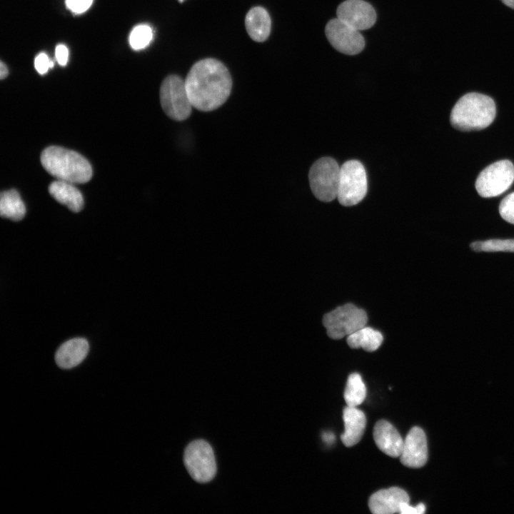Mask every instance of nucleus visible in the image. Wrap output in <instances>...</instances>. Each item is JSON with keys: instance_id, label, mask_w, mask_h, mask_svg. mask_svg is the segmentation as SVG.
<instances>
[{"instance_id": "22", "label": "nucleus", "mask_w": 514, "mask_h": 514, "mask_svg": "<svg viewBox=\"0 0 514 514\" xmlns=\"http://www.w3.org/2000/svg\"><path fill=\"white\" fill-rule=\"evenodd\" d=\"M470 246L473 251L478 252H514V238L489 239L484 241H475L471 243Z\"/></svg>"}, {"instance_id": "4", "label": "nucleus", "mask_w": 514, "mask_h": 514, "mask_svg": "<svg viewBox=\"0 0 514 514\" xmlns=\"http://www.w3.org/2000/svg\"><path fill=\"white\" fill-rule=\"evenodd\" d=\"M160 101L164 113L171 119L182 121L192 111V104L186 88L185 80L177 75H170L162 82Z\"/></svg>"}, {"instance_id": "28", "label": "nucleus", "mask_w": 514, "mask_h": 514, "mask_svg": "<svg viewBox=\"0 0 514 514\" xmlns=\"http://www.w3.org/2000/svg\"><path fill=\"white\" fill-rule=\"evenodd\" d=\"M55 56L58 63L61 66L67 64L69 58V50L64 44H59L55 49Z\"/></svg>"}, {"instance_id": "14", "label": "nucleus", "mask_w": 514, "mask_h": 514, "mask_svg": "<svg viewBox=\"0 0 514 514\" xmlns=\"http://www.w3.org/2000/svg\"><path fill=\"white\" fill-rule=\"evenodd\" d=\"M373 439L383 453L392 458L400 457L404 440L390 423L378 420L373 428Z\"/></svg>"}, {"instance_id": "17", "label": "nucleus", "mask_w": 514, "mask_h": 514, "mask_svg": "<svg viewBox=\"0 0 514 514\" xmlns=\"http://www.w3.org/2000/svg\"><path fill=\"white\" fill-rule=\"evenodd\" d=\"M50 195L59 203L66 206L73 212H79L84 207V198L74 183L57 180L49 186Z\"/></svg>"}, {"instance_id": "29", "label": "nucleus", "mask_w": 514, "mask_h": 514, "mask_svg": "<svg viewBox=\"0 0 514 514\" xmlns=\"http://www.w3.org/2000/svg\"><path fill=\"white\" fill-rule=\"evenodd\" d=\"M9 74L8 69L6 66L1 61L0 63V78L1 79H4Z\"/></svg>"}, {"instance_id": "12", "label": "nucleus", "mask_w": 514, "mask_h": 514, "mask_svg": "<svg viewBox=\"0 0 514 514\" xmlns=\"http://www.w3.org/2000/svg\"><path fill=\"white\" fill-rule=\"evenodd\" d=\"M401 463L407 467L418 468L428 460L426 435L419 427H413L408 433L400 455Z\"/></svg>"}, {"instance_id": "18", "label": "nucleus", "mask_w": 514, "mask_h": 514, "mask_svg": "<svg viewBox=\"0 0 514 514\" xmlns=\"http://www.w3.org/2000/svg\"><path fill=\"white\" fill-rule=\"evenodd\" d=\"M245 26L250 37L258 42L266 40L271 31V18L267 11L256 6L249 10L245 19Z\"/></svg>"}, {"instance_id": "5", "label": "nucleus", "mask_w": 514, "mask_h": 514, "mask_svg": "<svg viewBox=\"0 0 514 514\" xmlns=\"http://www.w3.org/2000/svg\"><path fill=\"white\" fill-rule=\"evenodd\" d=\"M341 166L331 157L317 160L311 167L308 178L314 196L320 201L330 202L337 198Z\"/></svg>"}, {"instance_id": "31", "label": "nucleus", "mask_w": 514, "mask_h": 514, "mask_svg": "<svg viewBox=\"0 0 514 514\" xmlns=\"http://www.w3.org/2000/svg\"><path fill=\"white\" fill-rule=\"evenodd\" d=\"M180 2H183L184 0H178Z\"/></svg>"}, {"instance_id": "1", "label": "nucleus", "mask_w": 514, "mask_h": 514, "mask_svg": "<svg viewBox=\"0 0 514 514\" xmlns=\"http://www.w3.org/2000/svg\"><path fill=\"white\" fill-rule=\"evenodd\" d=\"M193 107L211 111L222 106L230 96L232 79L227 68L215 59H205L194 64L185 79Z\"/></svg>"}, {"instance_id": "19", "label": "nucleus", "mask_w": 514, "mask_h": 514, "mask_svg": "<svg viewBox=\"0 0 514 514\" xmlns=\"http://www.w3.org/2000/svg\"><path fill=\"white\" fill-rule=\"evenodd\" d=\"M383 341V335L379 331L367 326H364L347 336V343L351 348H361L368 352L377 350Z\"/></svg>"}, {"instance_id": "11", "label": "nucleus", "mask_w": 514, "mask_h": 514, "mask_svg": "<svg viewBox=\"0 0 514 514\" xmlns=\"http://www.w3.org/2000/svg\"><path fill=\"white\" fill-rule=\"evenodd\" d=\"M337 18L358 31L371 28L376 21L374 8L363 0H346L336 10Z\"/></svg>"}, {"instance_id": "27", "label": "nucleus", "mask_w": 514, "mask_h": 514, "mask_svg": "<svg viewBox=\"0 0 514 514\" xmlns=\"http://www.w3.org/2000/svg\"><path fill=\"white\" fill-rule=\"evenodd\" d=\"M425 510L423 503H419L417 506L413 507L408 503H404L400 505V513L401 514H421Z\"/></svg>"}, {"instance_id": "10", "label": "nucleus", "mask_w": 514, "mask_h": 514, "mask_svg": "<svg viewBox=\"0 0 514 514\" xmlns=\"http://www.w3.org/2000/svg\"><path fill=\"white\" fill-rule=\"evenodd\" d=\"M325 33L331 46L341 53L356 55L364 49L365 40L359 31L337 17L327 23Z\"/></svg>"}, {"instance_id": "30", "label": "nucleus", "mask_w": 514, "mask_h": 514, "mask_svg": "<svg viewBox=\"0 0 514 514\" xmlns=\"http://www.w3.org/2000/svg\"><path fill=\"white\" fill-rule=\"evenodd\" d=\"M504 5L514 10V0H500Z\"/></svg>"}, {"instance_id": "6", "label": "nucleus", "mask_w": 514, "mask_h": 514, "mask_svg": "<svg viewBox=\"0 0 514 514\" xmlns=\"http://www.w3.org/2000/svg\"><path fill=\"white\" fill-rule=\"evenodd\" d=\"M367 176L363 165L357 160H350L341 166L337 198L345 206L361 202L367 193Z\"/></svg>"}, {"instance_id": "15", "label": "nucleus", "mask_w": 514, "mask_h": 514, "mask_svg": "<svg viewBox=\"0 0 514 514\" xmlns=\"http://www.w3.org/2000/svg\"><path fill=\"white\" fill-rule=\"evenodd\" d=\"M89 346L81 338H72L64 343L55 354V361L60 368L69 369L78 366L87 356Z\"/></svg>"}, {"instance_id": "26", "label": "nucleus", "mask_w": 514, "mask_h": 514, "mask_svg": "<svg viewBox=\"0 0 514 514\" xmlns=\"http://www.w3.org/2000/svg\"><path fill=\"white\" fill-rule=\"evenodd\" d=\"M92 2L93 0H66V5L74 14H81L91 6Z\"/></svg>"}, {"instance_id": "20", "label": "nucleus", "mask_w": 514, "mask_h": 514, "mask_svg": "<svg viewBox=\"0 0 514 514\" xmlns=\"http://www.w3.org/2000/svg\"><path fill=\"white\" fill-rule=\"evenodd\" d=\"M26 208L19 193L14 189L1 192L0 197V214L3 218L18 221L25 215Z\"/></svg>"}, {"instance_id": "25", "label": "nucleus", "mask_w": 514, "mask_h": 514, "mask_svg": "<svg viewBox=\"0 0 514 514\" xmlns=\"http://www.w3.org/2000/svg\"><path fill=\"white\" fill-rule=\"evenodd\" d=\"M34 66L38 73L44 74L47 72L49 68L54 66V62L49 60L45 53H41L35 58Z\"/></svg>"}, {"instance_id": "13", "label": "nucleus", "mask_w": 514, "mask_h": 514, "mask_svg": "<svg viewBox=\"0 0 514 514\" xmlns=\"http://www.w3.org/2000/svg\"><path fill=\"white\" fill-rule=\"evenodd\" d=\"M404 503H409V495L406 491L398 487H390L372 494L368 500V507L374 514L400 513V505Z\"/></svg>"}, {"instance_id": "16", "label": "nucleus", "mask_w": 514, "mask_h": 514, "mask_svg": "<svg viewBox=\"0 0 514 514\" xmlns=\"http://www.w3.org/2000/svg\"><path fill=\"white\" fill-rule=\"evenodd\" d=\"M343 418L345 430L341 435L342 443L346 447L357 444L361 439L366 425L365 413L356 407L346 406L343 409Z\"/></svg>"}, {"instance_id": "9", "label": "nucleus", "mask_w": 514, "mask_h": 514, "mask_svg": "<svg viewBox=\"0 0 514 514\" xmlns=\"http://www.w3.org/2000/svg\"><path fill=\"white\" fill-rule=\"evenodd\" d=\"M184 463L190 475L198 483L211 481L216 473L213 449L203 440H194L186 447Z\"/></svg>"}, {"instance_id": "21", "label": "nucleus", "mask_w": 514, "mask_h": 514, "mask_svg": "<svg viewBox=\"0 0 514 514\" xmlns=\"http://www.w3.org/2000/svg\"><path fill=\"white\" fill-rule=\"evenodd\" d=\"M366 397V388L360 374L351 373L347 380L344 391V399L348 406L356 407L361 405Z\"/></svg>"}, {"instance_id": "23", "label": "nucleus", "mask_w": 514, "mask_h": 514, "mask_svg": "<svg viewBox=\"0 0 514 514\" xmlns=\"http://www.w3.org/2000/svg\"><path fill=\"white\" fill-rule=\"evenodd\" d=\"M153 39L152 29L147 24L136 26L129 36V44L134 50H140L146 47Z\"/></svg>"}, {"instance_id": "3", "label": "nucleus", "mask_w": 514, "mask_h": 514, "mask_svg": "<svg viewBox=\"0 0 514 514\" xmlns=\"http://www.w3.org/2000/svg\"><path fill=\"white\" fill-rule=\"evenodd\" d=\"M41 162L45 170L58 180L84 183L92 176L91 166L86 158L61 146L46 148L41 153Z\"/></svg>"}, {"instance_id": "7", "label": "nucleus", "mask_w": 514, "mask_h": 514, "mask_svg": "<svg viewBox=\"0 0 514 514\" xmlns=\"http://www.w3.org/2000/svg\"><path fill=\"white\" fill-rule=\"evenodd\" d=\"M367 321L364 310L346 303L325 314L323 324L331 338L341 339L366 326Z\"/></svg>"}, {"instance_id": "2", "label": "nucleus", "mask_w": 514, "mask_h": 514, "mask_svg": "<svg viewBox=\"0 0 514 514\" xmlns=\"http://www.w3.org/2000/svg\"><path fill=\"white\" fill-rule=\"evenodd\" d=\"M496 114L493 99L485 94L470 92L465 94L453 106L450 121L456 129L478 131L490 126Z\"/></svg>"}, {"instance_id": "24", "label": "nucleus", "mask_w": 514, "mask_h": 514, "mask_svg": "<svg viewBox=\"0 0 514 514\" xmlns=\"http://www.w3.org/2000/svg\"><path fill=\"white\" fill-rule=\"evenodd\" d=\"M499 213L505 221L514 224V192L508 194L501 201Z\"/></svg>"}, {"instance_id": "8", "label": "nucleus", "mask_w": 514, "mask_h": 514, "mask_svg": "<svg viewBox=\"0 0 514 514\" xmlns=\"http://www.w3.org/2000/svg\"><path fill=\"white\" fill-rule=\"evenodd\" d=\"M514 181V166L509 160L496 161L478 175L475 188L484 198L500 196L506 191Z\"/></svg>"}]
</instances>
